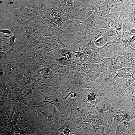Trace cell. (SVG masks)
<instances>
[{
  "label": "cell",
  "instance_id": "cell-38",
  "mask_svg": "<svg viewBox=\"0 0 135 135\" xmlns=\"http://www.w3.org/2000/svg\"><path fill=\"white\" fill-rule=\"evenodd\" d=\"M41 35L38 31H36L33 32L30 37L31 39L33 40H38Z\"/></svg>",
  "mask_w": 135,
  "mask_h": 135
},
{
  "label": "cell",
  "instance_id": "cell-37",
  "mask_svg": "<svg viewBox=\"0 0 135 135\" xmlns=\"http://www.w3.org/2000/svg\"><path fill=\"white\" fill-rule=\"evenodd\" d=\"M107 119L108 124L111 125L113 124V118L112 115L109 112H107Z\"/></svg>",
  "mask_w": 135,
  "mask_h": 135
},
{
  "label": "cell",
  "instance_id": "cell-26",
  "mask_svg": "<svg viewBox=\"0 0 135 135\" xmlns=\"http://www.w3.org/2000/svg\"><path fill=\"white\" fill-rule=\"evenodd\" d=\"M61 116L66 121L68 122L73 117L70 112H62Z\"/></svg>",
  "mask_w": 135,
  "mask_h": 135
},
{
  "label": "cell",
  "instance_id": "cell-46",
  "mask_svg": "<svg viewBox=\"0 0 135 135\" xmlns=\"http://www.w3.org/2000/svg\"><path fill=\"white\" fill-rule=\"evenodd\" d=\"M71 130L67 127H66L63 130L62 132L64 135H69Z\"/></svg>",
  "mask_w": 135,
  "mask_h": 135
},
{
  "label": "cell",
  "instance_id": "cell-34",
  "mask_svg": "<svg viewBox=\"0 0 135 135\" xmlns=\"http://www.w3.org/2000/svg\"><path fill=\"white\" fill-rule=\"evenodd\" d=\"M120 12H110L109 14L110 18L116 21L119 18Z\"/></svg>",
  "mask_w": 135,
  "mask_h": 135
},
{
  "label": "cell",
  "instance_id": "cell-20",
  "mask_svg": "<svg viewBox=\"0 0 135 135\" xmlns=\"http://www.w3.org/2000/svg\"><path fill=\"white\" fill-rule=\"evenodd\" d=\"M93 119L92 124H94L102 125V120L99 113L93 114Z\"/></svg>",
  "mask_w": 135,
  "mask_h": 135
},
{
  "label": "cell",
  "instance_id": "cell-21",
  "mask_svg": "<svg viewBox=\"0 0 135 135\" xmlns=\"http://www.w3.org/2000/svg\"><path fill=\"white\" fill-rule=\"evenodd\" d=\"M125 8V4L124 2H118L115 7L110 12H121Z\"/></svg>",
  "mask_w": 135,
  "mask_h": 135
},
{
  "label": "cell",
  "instance_id": "cell-32",
  "mask_svg": "<svg viewBox=\"0 0 135 135\" xmlns=\"http://www.w3.org/2000/svg\"><path fill=\"white\" fill-rule=\"evenodd\" d=\"M118 2L117 0H112L110 2L108 9L110 12L114 8Z\"/></svg>",
  "mask_w": 135,
  "mask_h": 135
},
{
  "label": "cell",
  "instance_id": "cell-44",
  "mask_svg": "<svg viewBox=\"0 0 135 135\" xmlns=\"http://www.w3.org/2000/svg\"><path fill=\"white\" fill-rule=\"evenodd\" d=\"M68 22L67 21H63L61 22L60 24L58 26L62 30H64Z\"/></svg>",
  "mask_w": 135,
  "mask_h": 135
},
{
  "label": "cell",
  "instance_id": "cell-51",
  "mask_svg": "<svg viewBox=\"0 0 135 135\" xmlns=\"http://www.w3.org/2000/svg\"><path fill=\"white\" fill-rule=\"evenodd\" d=\"M130 67L135 69V58L134 59L132 62V64Z\"/></svg>",
  "mask_w": 135,
  "mask_h": 135
},
{
  "label": "cell",
  "instance_id": "cell-47",
  "mask_svg": "<svg viewBox=\"0 0 135 135\" xmlns=\"http://www.w3.org/2000/svg\"><path fill=\"white\" fill-rule=\"evenodd\" d=\"M104 131L105 135H110L109 126L108 125L104 126Z\"/></svg>",
  "mask_w": 135,
  "mask_h": 135
},
{
  "label": "cell",
  "instance_id": "cell-15",
  "mask_svg": "<svg viewBox=\"0 0 135 135\" xmlns=\"http://www.w3.org/2000/svg\"><path fill=\"white\" fill-rule=\"evenodd\" d=\"M124 48L121 41H118L114 43V52L116 55H118Z\"/></svg>",
  "mask_w": 135,
  "mask_h": 135
},
{
  "label": "cell",
  "instance_id": "cell-8",
  "mask_svg": "<svg viewBox=\"0 0 135 135\" xmlns=\"http://www.w3.org/2000/svg\"><path fill=\"white\" fill-rule=\"evenodd\" d=\"M109 13L110 12L108 10L99 11L96 18L94 24V26H97Z\"/></svg>",
  "mask_w": 135,
  "mask_h": 135
},
{
  "label": "cell",
  "instance_id": "cell-10",
  "mask_svg": "<svg viewBox=\"0 0 135 135\" xmlns=\"http://www.w3.org/2000/svg\"><path fill=\"white\" fill-rule=\"evenodd\" d=\"M41 35L46 37L50 36L52 35L51 30L49 28L42 24L38 26V30Z\"/></svg>",
  "mask_w": 135,
  "mask_h": 135
},
{
  "label": "cell",
  "instance_id": "cell-35",
  "mask_svg": "<svg viewBox=\"0 0 135 135\" xmlns=\"http://www.w3.org/2000/svg\"><path fill=\"white\" fill-rule=\"evenodd\" d=\"M53 23L56 26H58L61 22L60 18V16L58 14L54 16L52 18Z\"/></svg>",
  "mask_w": 135,
  "mask_h": 135
},
{
  "label": "cell",
  "instance_id": "cell-48",
  "mask_svg": "<svg viewBox=\"0 0 135 135\" xmlns=\"http://www.w3.org/2000/svg\"><path fill=\"white\" fill-rule=\"evenodd\" d=\"M12 0H0V2L6 4L8 8L9 4L12 2Z\"/></svg>",
  "mask_w": 135,
  "mask_h": 135
},
{
  "label": "cell",
  "instance_id": "cell-29",
  "mask_svg": "<svg viewBox=\"0 0 135 135\" xmlns=\"http://www.w3.org/2000/svg\"><path fill=\"white\" fill-rule=\"evenodd\" d=\"M128 79L122 77L117 78L115 80L116 83L120 85H123L125 84L127 82Z\"/></svg>",
  "mask_w": 135,
  "mask_h": 135
},
{
  "label": "cell",
  "instance_id": "cell-55",
  "mask_svg": "<svg viewBox=\"0 0 135 135\" xmlns=\"http://www.w3.org/2000/svg\"><path fill=\"white\" fill-rule=\"evenodd\" d=\"M48 0H45L46 2Z\"/></svg>",
  "mask_w": 135,
  "mask_h": 135
},
{
  "label": "cell",
  "instance_id": "cell-17",
  "mask_svg": "<svg viewBox=\"0 0 135 135\" xmlns=\"http://www.w3.org/2000/svg\"><path fill=\"white\" fill-rule=\"evenodd\" d=\"M84 20L77 19L74 22V31L80 32L82 29V26Z\"/></svg>",
  "mask_w": 135,
  "mask_h": 135
},
{
  "label": "cell",
  "instance_id": "cell-43",
  "mask_svg": "<svg viewBox=\"0 0 135 135\" xmlns=\"http://www.w3.org/2000/svg\"><path fill=\"white\" fill-rule=\"evenodd\" d=\"M110 135H115L116 131L117 128L112 124L109 126Z\"/></svg>",
  "mask_w": 135,
  "mask_h": 135
},
{
  "label": "cell",
  "instance_id": "cell-7",
  "mask_svg": "<svg viewBox=\"0 0 135 135\" xmlns=\"http://www.w3.org/2000/svg\"><path fill=\"white\" fill-rule=\"evenodd\" d=\"M81 128L83 135L93 134L92 124V123L85 122Z\"/></svg>",
  "mask_w": 135,
  "mask_h": 135
},
{
  "label": "cell",
  "instance_id": "cell-1",
  "mask_svg": "<svg viewBox=\"0 0 135 135\" xmlns=\"http://www.w3.org/2000/svg\"><path fill=\"white\" fill-rule=\"evenodd\" d=\"M85 122H86L82 118L80 114L73 116L69 121L67 127L71 130L80 128Z\"/></svg>",
  "mask_w": 135,
  "mask_h": 135
},
{
  "label": "cell",
  "instance_id": "cell-24",
  "mask_svg": "<svg viewBox=\"0 0 135 135\" xmlns=\"http://www.w3.org/2000/svg\"><path fill=\"white\" fill-rule=\"evenodd\" d=\"M129 15V12L125 8L120 12L119 18L124 20L128 18Z\"/></svg>",
  "mask_w": 135,
  "mask_h": 135
},
{
  "label": "cell",
  "instance_id": "cell-13",
  "mask_svg": "<svg viewBox=\"0 0 135 135\" xmlns=\"http://www.w3.org/2000/svg\"><path fill=\"white\" fill-rule=\"evenodd\" d=\"M104 127L102 125L92 124L93 134L105 135Z\"/></svg>",
  "mask_w": 135,
  "mask_h": 135
},
{
  "label": "cell",
  "instance_id": "cell-11",
  "mask_svg": "<svg viewBox=\"0 0 135 135\" xmlns=\"http://www.w3.org/2000/svg\"><path fill=\"white\" fill-rule=\"evenodd\" d=\"M124 21V20L119 18L114 23V25L115 28L116 32L117 35H121L122 34V23Z\"/></svg>",
  "mask_w": 135,
  "mask_h": 135
},
{
  "label": "cell",
  "instance_id": "cell-45",
  "mask_svg": "<svg viewBox=\"0 0 135 135\" xmlns=\"http://www.w3.org/2000/svg\"><path fill=\"white\" fill-rule=\"evenodd\" d=\"M0 33L8 34L10 36L12 32L11 30L8 29H4L0 30Z\"/></svg>",
  "mask_w": 135,
  "mask_h": 135
},
{
  "label": "cell",
  "instance_id": "cell-14",
  "mask_svg": "<svg viewBox=\"0 0 135 135\" xmlns=\"http://www.w3.org/2000/svg\"><path fill=\"white\" fill-rule=\"evenodd\" d=\"M82 108L80 104L74 103L71 108V113L72 116H75L80 114Z\"/></svg>",
  "mask_w": 135,
  "mask_h": 135
},
{
  "label": "cell",
  "instance_id": "cell-49",
  "mask_svg": "<svg viewBox=\"0 0 135 135\" xmlns=\"http://www.w3.org/2000/svg\"><path fill=\"white\" fill-rule=\"evenodd\" d=\"M64 58L66 60H68L70 58V55L69 53H66L64 54Z\"/></svg>",
  "mask_w": 135,
  "mask_h": 135
},
{
  "label": "cell",
  "instance_id": "cell-54",
  "mask_svg": "<svg viewBox=\"0 0 135 135\" xmlns=\"http://www.w3.org/2000/svg\"><path fill=\"white\" fill-rule=\"evenodd\" d=\"M131 46L135 49V40L131 44Z\"/></svg>",
  "mask_w": 135,
  "mask_h": 135
},
{
  "label": "cell",
  "instance_id": "cell-30",
  "mask_svg": "<svg viewBox=\"0 0 135 135\" xmlns=\"http://www.w3.org/2000/svg\"><path fill=\"white\" fill-rule=\"evenodd\" d=\"M46 36L41 35L38 39V41L39 48V49L41 48L45 44Z\"/></svg>",
  "mask_w": 135,
  "mask_h": 135
},
{
  "label": "cell",
  "instance_id": "cell-4",
  "mask_svg": "<svg viewBox=\"0 0 135 135\" xmlns=\"http://www.w3.org/2000/svg\"><path fill=\"white\" fill-rule=\"evenodd\" d=\"M58 14L57 8H47L42 14V19L43 21L52 19Z\"/></svg>",
  "mask_w": 135,
  "mask_h": 135
},
{
  "label": "cell",
  "instance_id": "cell-18",
  "mask_svg": "<svg viewBox=\"0 0 135 135\" xmlns=\"http://www.w3.org/2000/svg\"><path fill=\"white\" fill-rule=\"evenodd\" d=\"M114 43L112 42H108L104 46L101 48L108 53L115 54L114 52Z\"/></svg>",
  "mask_w": 135,
  "mask_h": 135
},
{
  "label": "cell",
  "instance_id": "cell-41",
  "mask_svg": "<svg viewBox=\"0 0 135 135\" xmlns=\"http://www.w3.org/2000/svg\"><path fill=\"white\" fill-rule=\"evenodd\" d=\"M120 41L122 42L124 48H127L131 46L130 40L122 39Z\"/></svg>",
  "mask_w": 135,
  "mask_h": 135
},
{
  "label": "cell",
  "instance_id": "cell-9",
  "mask_svg": "<svg viewBox=\"0 0 135 135\" xmlns=\"http://www.w3.org/2000/svg\"><path fill=\"white\" fill-rule=\"evenodd\" d=\"M12 10V9L8 8L5 10L0 12V21L4 20L11 21Z\"/></svg>",
  "mask_w": 135,
  "mask_h": 135
},
{
  "label": "cell",
  "instance_id": "cell-16",
  "mask_svg": "<svg viewBox=\"0 0 135 135\" xmlns=\"http://www.w3.org/2000/svg\"><path fill=\"white\" fill-rule=\"evenodd\" d=\"M73 3L74 15L80 10L84 7V5L83 1L81 0H73Z\"/></svg>",
  "mask_w": 135,
  "mask_h": 135
},
{
  "label": "cell",
  "instance_id": "cell-6",
  "mask_svg": "<svg viewBox=\"0 0 135 135\" xmlns=\"http://www.w3.org/2000/svg\"><path fill=\"white\" fill-rule=\"evenodd\" d=\"M42 15V14H39L30 17L29 20L30 24L34 27L41 25L43 21Z\"/></svg>",
  "mask_w": 135,
  "mask_h": 135
},
{
  "label": "cell",
  "instance_id": "cell-50",
  "mask_svg": "<svg viewBox=\"0 0 135 135\" xmlns=\"http://www.w3.org/2000/svg\"><path fill=\"white\" fill-rule=\"evenodd\" d=\"M57 5L58 7L59 6L63 7V5L62 0H57Z\"/></svg>",
  "mask_w": 135,
  "mask_h": 135
},
{
  "label": "cell",
  "instance_id": "cell-3",
  "mask_svg": "<svg viewBox=\"0 0 135 135\" xmlns=\"http://www.w3.org/2000/svg\"><path fill=\"white\" fill-rule=\"evenodd\" d=\"M133 59L121 55H117L116 59V62L122 67H131Z\"/></svg>",
  "mask_w": 135,
  "mask_h": 135
},
{
  "label": "cell",
  "instance_id": "cell-53",
  "mask_svg": "<svg viewBox=\"0 0 135 135\" xmlns=\"http://www.w3.org/2000/svg\"><path fill=\"white\" fill-rule=\"evenodd\" d=\"M131 76L134 80L135 81V69L131 75Z\"/></svg>",
  "mask_w": 135,
  "mask_h": 135
},
{
  "label": "cell",
  "instance_id": "cell-19",
  "mask_svg": "<svg viewBox=\"0 0 135 135\" xmlns=\"http://www.w3.org/2000/svg\"><path fill=\"white\" fill-rule=\"evenodd\" d=\"M20 15L19 8L12 9L11 21L15 22L19 18Z\"/></svg>",
  "mask_w": 135,
  "mask_h": 135
},
{
  "label": "cell",
  "instance_id": "cell-40",
  "mask_svg": "<svg viewBox=\"0 0 135 135\" xmlns=\"http://www.w3.org/2000/svg\"><path fill=\"white\" fill-rule=\"evenodd\" d=\"M10 36V37L9 39V42L11 46L14 48L16 37L14 35L13 36L11 35Z\"/></svg>",
  "mask_w": 135,
  "mask_h": 135
},
{
  "label": "cell",
  "instance_id": "cell-12",
  "mask_svg": "<svg viewBox=\"0 0 135 135\" xmlns=\"http://www.w3.org/2000/svg\"><path fill=\"white\" fill-rule=\"evenodd\" d=\"M108 42L107 37L105 36H101L94 42L95 45L101 48L104 46Z\"/></svg>",
  "mask_w": 135,
  "mask_h": 135
},
{
  "label": "cell",
  "instance_id": "cell-25",
  "mask_svg": "<svg viewBox=\"0 0 135 135\" xmlns=\"http://www.w3.org/2000/svg\"><path fill=\"white\" fill-rule=\"evenodd\" d=\"M86 107L88 108L90 113H91L92 114H94L98 112L96 106L93 104L90 103H88Z\"/></svg>",
  "mask_w": 135,
  "mask_h": 135
},
{
  "label": "cell",
  "instance_id": "cell-28",
  "mask_svg": "<svg viewBox=\"0 0 135 135\" xmlns=\"http://www.w3.org/2000/svg\"><path fill=\"white\" fill-rule=\"evenodd\" d=\"M109 108V105L108 102L106 101H103L102 102L100 106V112L107 111Z\"/></svg>",
  "mask_w": 135,
  "mask_h": 135
},
{
  "label": "cell",
  "instance_id": "cell-22",
  "mask_svg": "<svg viewBox=\"0 0 135 135\" xmlns=\"http://www.w3.org/2000/svg\"><path fill=\"white\" fill-rule=\"evenodd\" d=\"M42 24L49 28L51 30L56 26H57L53 23L52 18L44 20Z\"/></svg>",
  "mask_w": 135,
  "mask_h": 135
},
{
  "label": "cell",
  "instance_id": "cell-39",
  "mask_svg": "<svg viewBox=\"0 0 135 135\" xmlns=\"http://www.w3.org/2000/svg\"><path fill=\"white\" fill-rule=\"evenodd\" d=\"M57 9L58 14L60 16L68 13L63 7L59 6Z\"/></svg>",
  "mask_w": 135,
  "mask_h": 135
},
{
  "label": "cell",
  "instance_id": "cell-27",
  "mask_svg": "<svg viewBox=\"0 0 135 135\" xmlns=\"http://www.w3.org/2000/svg\"><path fill=\"white\" fill-rule=\"evenodd\" d=\"M112 0H105L102 5L98 8V11L108 10L109 4Z\"/></svg>",
  "mask_w": 135,
  "mask_h": 135
},
{
  "label": "cell",
  "instance_id": "cell-2",
  "mask_svg": "<svg viewBox=\"0 0 135 135\" xmlns=\"http://www.w3.org/2000/svg\"><path fill=\"white\" fill-rule=\"evenodd\" d=\"M117 35L116 32V29L114 25L110 28L108 29L102 36H106L107 38L108 42L115 43L118 41L117 38Z\"/></svg>",
  "mask_w": 135,
  "mask_h": 135
},
{
  "label": "cell",
  "instance_id": "cell-36",
  "mask_svg": "<svg viewBox=\"0 0 135 135\" xmlns=\"http://www.w3.org/2000/svg\"><path fill=\"white\" fill-rule=\"evenodd\" d=\"M96 99L95 94L92 92L89 94L87 97V100L90 102L95 101L96 100Z\"/></svg>",
  "mask_w": 135,
  "mask_h": 135
},
{
  "label": "cell",
  "instance_id": "cell-33",
  "mask_svg": "<svg viewBox=\"0 0 135 135\" xmlns=\"http://www.w3.org/2000/svg\"><path fill=\"white\" fill-rule=\"evenodd\" d=\"M69 135H83L81 128H77L71 130Z\"/></svg>",
  "mask_w": 135,
  "mask_h": 135
},
{
  "label": "cell",
  "instance_id": "cell-52",
  "mask_svg": "<svg viewBox=\"0 0 135 135\" xmlns=\"http://www.w3.org/2000/svg\"><path fill=\"white\" fill-rule=\"evenodd\" d=\"M122 134L120 130L116 128L115 132V135H122Z\"/></svg>",
  "mask_w": 135,
  "mask_h": 135
},
{
  "label": "cell",
  "instance_id": "cell-23",
  "mask_svg": "<svg viewBox=\"0 0 135 135\" xmlns=\"http://www.w3.org/2000/svg\"><path fill=\"white\" fill-rule=\"evenodd\" d=\"M47 8H57V0H48L46 2Z\"/></svg>",
  "mask_w": 135,
  "mask_h": 135
},
{
  "label": "cell",
  "instance_id": "cell-5",
  "mask_svg": "<svg viewBox=\"0 0 135 135\" xmlns=\"http://www.w3.org/2000/svg\"><path fill=\"white\" fill-rule=\"evenodd\" d=\"M63 7L70 16L74 15L73 0H62Z\"/></svg>",
  "mask_w": 135,
  "mask_h": 135
},
{
  "label": "cell",
  "instance_id": "cell-31",
  "mask_svg": "<svg viewBox=\"0 0 135 135\" xmlns=\"http://www.w3.org/2000/svg\"><path fill=\"white\" fill-rule=\"evenodd\" d=\"M90 113L87 108L86 107L82 109L80 113V115L82 118L84 120Z\"/></svg>",
  "mask_w": 135,
  "mask_h": 135
},
{
  "label": "cell",
  "instance_id": "cell-42",
  "mask_svg": "<svg viewBox=\"0 0 135 135\" xmlns=\"http://www.w3.org/2000/svg\"><path fill=\"white\" fill-rule=\"evenodd\" d=\"M93 119V116L92 114L90 113L85 119L84 120L85 122H90L92 124Z\"/></svg>",
  "mask_w": 135,
  "mask_h": 135
}]
</instances>
